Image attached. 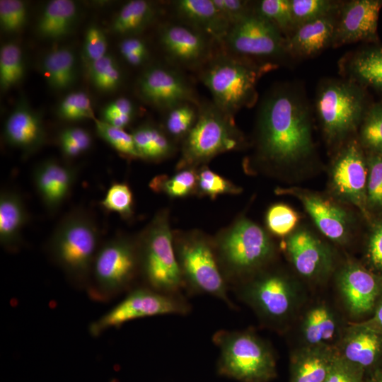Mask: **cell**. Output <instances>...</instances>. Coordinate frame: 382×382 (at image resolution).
<instances>
[{"mask_svg":"<svg viewBox=\"0 0 382 382\" xmlns=\"http://www.w3.org/2000/svg\"><path fill=\"white\" fill-rule=\"evenodd\" d=\"M256 142L259 157L276 166L312 154L311 109L299 87L277 84L265 94L257 108Z\"/></svg>","mask_w":382,"mask_h":382,"instance_id":"cell-1","label":"cell"},{"mask_svg":"<svg viewBox=\"0 0 382 382\" xmlns=\"http://www.w3.org/2000/svg\"><path fill=\"white\" fill-rule=\"evenodd\" d=\"M238 297L266 327L278 332L289 330L306 301V292L294 278L264 269L235 284Z\"/></svg>","mask_w":382,"mask_h":382,"instance_id":"cell-2","label":"cell"},{"mask_svg":"<svg viewBox=\"0 0 382 382\" xmlns=\"http://www.w3.org/2000/svg\"><path fill=\"white\" fill-rule=\"evenodd\" d=\"M275 66L236 56L221 47L214 52L198 73L214 105L233 116L242 108L252 107L256 103L259 78Z\"/></svg>","mask_w":382,"mask_h":382,"instance_id":"cell-3","label":"cell"},{"mask_svg":"<svg viewBox=\"0 0 382 382\" xmlns=\"http://www.w3.org/2000/svg\"><path fill=\"white\" fill-rule=\"evenodd\" d=\"M212 340L220 353L219 375L239 382H270L277 376L271 345L251 330H219Z\"/></svg>","mask_w":382,"mask_h":382,"instance_id":"cell-4","label":"cell"},{"mask_svg":"<svg viewBox=\"0 0 382 382\" xmlns=\"http://www.w3.org/2000/svg\"><path fill=\"white\" fill-rule=\"evenodd\" d=\"M99 237L92 216L83 209H74L62 218L53 231L50 253L71 279L83 282L91 275Z\"/></svg>","mask_w":382,"mask_h":382,"instance_id":"cell-5","label":"cell"},{"mask_svg":"<svg viewBox=\"0 0 382 382\" xmlns=\"http://www.w3.org/2000/svg\"><path fill=\"white\" fill-rule=\"evenodd\" d=\"M214 247L227 282L234 284L265 269L274 254V244L267 233L247 219L236 221Z\"/></svg>","mask_w":382,"mask_h":382,"instance_id":"cell-6","label":"cell"},{"mask_svg":"<svg viewBox=\"0 0 382 382\" xmlns=\"http://www.w3.org/2000/svg\"><path fill=\"white\" fill-rule=\"evenodd\" d=\"M139 273L154 290L180 294L185 288L167 214L158 213L137 240Z\"/></svg>","mask_w":382,"mask_h":382,"instance_id":"cell-7","label":"cell"},{"mask_svg":"<svg viewBox=\"0 0 382 382\" xmlns=\"http://www.w3.org/2000/svg\"><path fill=\"white\" fill-rule=\"evenodd\" d=\"M242 133L233 116L219 109L212 101H201L194 126L183 139L178 168H193L216 155L240 147Z\"/></svg>","mask_w":382,"mask_h":382,"instance_id":"cell-8","label":"cell"},{"mask_svg":"<svg viewBox=\"0 0 382 382\" xmlns=\"http://www.w3.org/2000/svg\"><path fill=\"white\" fill-rule=\"evenodd\" d=\"M316 111L326 139L340 141L361 124L369 109L364 87L349 79H327L319 86Z\"/></svg>","mask_w":382,"mask_h":382,"instance_id":"cell-9","label":"cell"},{"mask_svg":"<svg viewBox=\"0 0 382 382\" xmlns=\"http://www.w3.org/2000/svg\"><path fill=\"white\" fill-rule=\"evenodd\" d=\"M175 250L185 288L190 293L208 294L233 306L214 246L202 236L192 235L178 241Z\"/></svg>","mask_w":382,"mask_h":382,"instance_id":"cell-10","label":"cell"},{"mask_svg":"<svg viewBox=\"0 0 382 382\" xmlns=\"http://www.w3.org/2000/svg\"><path fill=\"white\" fill-rule=\"evenodd\" d=\"M219 45L233 54L260 64L276 66L277 62L289 56L286 37L255 11L232 25Z\"/></svg>","mask_w":382,"mask_h":382,"instance_id":"cell-11","label":"cell"},{"mask_svg":"<svg viewBox=\"0 0 382 382\" xmlns=\"http://www.w3.org/2000/svg\"><path fill=\"white\" fill-rule=\"evenodd\" d=\"M343 310L328 299L307 298L287 332L294 348L335 349L349 323Z\"/></svg>","mask_w":382,"mask_h":382,"instance_id":"cell-12","label":"cell"},{"mask_svg":"<svg viewBox=\"0 0 382 382\" xmlns=\"http://www.w3.org/2000/svg\"><path fill=\"white\" fill-rule=\"evenodd\" d=\"M139 273L137 241L115 236L102 244L93 260V293L110 297L128 287Z\"/></svg>","mask_w":382,"mask_h":382,"instance_id":"cell-13","label":"cell"},{"mask_svg":"<svg viewBox=\"0 0 382 382\" xmlns=\"http://www.w3.org/2000/svg\"><path fill=\"white\" fill-rule=\"evenodd\" d=\"M190 304L180 294L161 292L150 287L133 289L120 303L93 322L89 328L93 335L110 328L144 317L161 315H186Z\"/></svg>","mask_w":382,"mask_h":382,"instance_id":"cell-14","label":"cell"},{"mask_svg":"<svg viewBox=\"0 0 382 382\" xmlns=\"http://www.w3.org/2000/svg\"><path fill=\"white\" fill-rule=\"evenodd\" d=\"M335 287L343 311L352 321L371 316L382 296V277L354 261L344 263L335 273Z\"/></svg>","mask_w":382,"mask_h":382,"instance_id":"cell-15","label":"cell"},{"mask_svg":"<svg viewBox=\"0 0 382 382\" xmlns=\"http://www.w3.org/2000/svg\"><path fill=\"white\" fill-rule=\"evenodd\" d=\"M158 40L173 66L197 71L213 54L215 42L202 32L178 21L163 25Z\"/></svg>","mask_w":382,"mask_h":382,"instance_id":"cell-16","label":"cell"},{"mask_svg":"<svg viewBox=\"0 0 382 382\" xmlns=\"http://www.w3.org/2000/svg\"><path fill=\"white\" fill-rule=\"evenodd\" d=\"M137 88L145 102L164 111L180 103L200 102L190 81L173 66L147 68L140 75Z\"/></svg>","mask_w":382,"mask_h":382,"instance_id":"cell-17","label":"cell"},{"mask_svg":"<svg viewBox=\"0 0 382 382\" xmlns=\"http://www.w3.org/2000/svg\"><path fill=\"white\" fill-rule=\"evenodd\" d=\"M285 249L296 273L309 283L321 284L335 270L332 250L306 229H299L289 234Z\"/></svg>","mask_w":382,"mask_h":382,"instance_id":"cell-18","label":"cell"},{"mask_svg":"<svg viewBox=\"0 0 382 382\" xmlns=\"http://www.w3.org/2000/svg\"><path fill=\"white\" fill-rule=\"evenodd\" d=\"M367 161L359 144L349 141L339 153L332 168V186L342 199L361 210L366 205Z\"/></svg>","mask_w":382,"mask_h":382,"instance_id":"cell-19","label":"cell"},{"mask_svg":"<svg viewBox=\"0 0 382 382\" xmlns=\"http://www.w3.org/2000/svg\"><path fill=\"white\" fill-rule=\"evenodd\" d=\"M335 351L365 375L381 369L382 332L364 321L349 322Z\"/></svg>","mask_w":382,"mask_h":382,"instance_id":"cell-20","label":"cell"},{"mask_svg":"<svg viewBox=\"0 0 382 382\" xmlns=\"http://www.w3.org/2000/svg\"><path fill=\"white\" fill-rule=\"evenodd\" d=\"M382 0H352L339 11L333 47L359 41H378L377 28Z\"/></svg>","mask_w":382,"mask_h":382,"instance_id":"cell-21","label":"cell"},{"mask_svg":"<svg viewBox=\"0 0 382 382\" xmlns=\"http://www.w3.org/2000/svg\"><path fill=\"white\" fill-rule=\"evenodd\" d=\"M76 170L54 159L38 163L33 173V180L45 208L54 212L69 197L76 180Z\"/></svg>","mask_w":382,"mask_h":382,"instance_id":"cell-22","label":"cell"},{"mask_svg":"<svg viewBox=\"0 0 382 382\" xmlns=\"http://www.w3.org/2000/svg\"><path fill=\"white\" fill-rule=\"evenodd\" d=\"M297 197L318 229L330 240L345 243L349 236V218L335 203L316 194L299 189L278 190Z\"/></svg>","mask_w":382,"mask_h":382,"instance_id":"cell-23","label":"cell"},{"mask_svg":"<svg viewBox=\"0 0 382 382\" xmlns=\"http://www.w3.org/2000/svg\"><path fill=\"white\" fill-rule=\"evenodd\" d=\"M4 137L10 146L31 154L44 144L46 132L40 115L21 100L5 121Z\"/></svg>","mask_w":382,"mask_h":382,"instance_id":"cell-24","label":"cell"},{"mask_svg":"<svg viewBox=\"0 0 382 382\" xmlns=\"http://www.w3.org/2000/svg\"><path fill=\"white\" fill-rule=\"evenodd\" d=\"M339 11L296 28L286 38L289 56L298 58L311 57L332 46Z\"/></svg>","mask_w":382,"mask_h":382,"instance_id":"cell-25","label":"cell"},{"mask_svg":"<svg viewBox=\"0 0 382 382\" xmlns=\"http://www.w3.org/2000/svg\"><path fill=\"white\" fill-rule=\"evenodd\" d=\"M172 8L176 21L202 32L219 45L231 27L213 0L173 1Z\"/></svg>","mask_w":382,"mask_h":382,"instance_id":"cell-26","label":"cell"},{"mask_svg":"<svg viewBox=\"0 0 382 382\" xmlns=\"http://www.w3.org/2000/svg\"><path fill=\"white\" fill-rule=\"evenodd\" d=\"M336 357L335 349H293L290 354L289 382H324Z\"/></svg>","mask_w":382,"mask_h":382,"instance_id":"cell-27","label":"cell"},{"mask_svg":"<svg viewBox=\"0 0 382 382\" xmlns=\"http://www.w3.org/2000/svg\"><path fill=\"white\" fill-rule=\"evenodd\" d=\"M340 67L347 79L382 92V45L369 46L349 54Z\"/></svg>","mask_w":382,"mask_h":382,"instance_id":"cell-28","label":"cell"},{"mask_svg":"<svg viewBox=\"0 0 382 382\" xmlns=\"http://www.w3.org/2000/svg\"><path fill=\"white\" fill-rule=\"evenodd\" d=\"M28 219L25 203L20 195L4 190L0 195V242L8 249H14L21 242V232Z\"/></svg>","mask_w":382,"mask_h":382,"instance_id":"cell-29","label":"cell"},{"mask_svg":"<svg viewBox=\"0 0 382 382\" xmlns=\"http://www.w3.org/2000/svg\"><path fill=\"white\" fill-rule=\"evenodd\" d=\"M77 6L71 0L49 1L39 18L37 28L43 37L56 40L66 35L76 21Z\"/></svg>","mask_w":382,"mask_h":382,"instance_id":"cell-30","label":"cell"},{"mask_svg":"<svg viewBox=\"0 0 382 382\" xmlns=\"http://www.w3.org/2000/svg\"><path fill=\"white\" fill-rule=\"evenodd\" d=\"M158 8L146 0H131L125 3L115 16L112 30L126 37L137 35L156 18Z\"/></svg>","mask_w":382,"mask_h":382,"instance_id":"cell-31","label":"cell"},{"mask_svg":"<svg viewBox=\"0 0 382 382\" xmlns=\"http://www.w3.org/2000/svg\"><path fill=\"white\" fill-rule=\"evenodd\" d=\"M42 66L48 84L55 90H66L75 81L76 58L70 49L58 47L51 50L45 56Z\"/></svg>","mask_w":382,"mask_h":382,"instance_id":"cell-32","label":"cell"},{"mask_svg":"<svg viewBox=\"0 0 382 382\" xmlns=\"http://www.w3.org/2000/svg\"><path fill=\"white\" fill-rule=\"evenodd\" d=\"M131 134L140 158L160 161L170 156L175 150L166 132L154 125H141Z\"/></svg>","mask_w":382,"mask_h":382,"instance_id":"cell-33","label":"cell"},{"mask_svg":"<svg viewBox=\"0 0 382 382\" xmlns=\"http://www.w3.org/2000/svg\"><path fill=\"white\" fill-rule=\"evenodd\" d=\"M198 105L183 102L165 110L163 127L166 133L174 139H184L196 122Z\"/></svg>","mask_w":382,"mask_h":382,"instance_id":"cell-34","label":"cell"},{"mask_svg":"<svg viewBox=\"0 0 382 382\" xmlns=\"http://www.w3.org/2000/svg\"><path fill=\"white\" fill-rule=\"evenodd\" d=\"M198 175L194 168L181 169L173 176L158 175L149 183L150 187L172 197L190 195L197 187Z\"/></svg>","mask_w":382,"mask_h":382,"instance_id":"cell-35","label":"cell"},{"mask_svg":"<svg viewBox=\"0 0 382 382\" xmlns=\"http://www.w3.org/2000/svg\"><path fill=\"white\" fill-rule=\"evenodd\" d=\"M22 51L13 42L4 44L0 50V84L3 90L16 85L24 75Z\"/></svg>","mask_w":382,"mask_h":382,"instance_id":"cell-36","label":"cell"},{"mask_svg":"<svg viewBox=\"0 0 382 382\" xmlns=\"http://www.w3.org/2000/svg\"><path fill=\"white\" fill-rule=\"evenodd\" d=\"M290 4L295 30L304 23L337 13L342 3L330 0H290Z\"/></svg>","mask_w":382,"mask_h":382,"instance_id":"cell-37","label":"cell"},{"mask_svg":"<svg viewBox=\"0 0 382 382\" xmlns=\"http://www.w3.org/2000/svg\"><path fill=\"white\" fill-rule=\"evenodd\" d=\"M254 11L273 23L288 37L294 30L290 0H261L254 2Z\"/></svg>","mask_w":382,"mask_h":382,"instance_id":"cell-38","label":"cell"},{"mask_svg":"<svg viewBox=\"0 0 382 382\" xmlns=\"http://www.w3.org/2000/svg\"><path fill=\"white\" fill-rule=\"evenodd\" d=\"M88 64L90 79L98 90L109 92L119 87L122 81V74L112 56L106 54Z\"/></svg>","mask_w":382,"mask_h":382,"instance_id":"cell-39","label":"cell"},{"mask_svg":"<svg viewBox=\"0 0 382 382\" xmlns=\"http://www.w3.org/2000/svg\"><path fill=\"white\" fill-rule=\"evenodd\" d=\"M359 139L371 154H382V103L369 108L361 124Z\"/></svg>","mask_w":382,"mask_h":382,"instance_id":"cell-40","label":"cell"},{"mask_svg":"<svg viewBox=\"0 0 382 382\" xmlns=\"http://www.w3.org/2000/svg\"><path fill=\"white\" fill-rule=\"evenodd\" d=\"M96 131L98 136L117 151L132 158H139L131 133L124 129L113 127L101 120L94 119Z\"/></svg>","mask_w":382,"mask_h":382,"instance_id":"cell-41","label":"cell"},{"mask_svg":"<svg viewBox=\"0 0 382 382\" xmlns=\"http://www.w3.org/2000/svg\"><path fill=\"white\" fill-rule=\"evenodd\" d=\"M57 113L59 117L69 121L96 119L88 96L83 91L66 95L60 102Z\"/></svg>","mask_w":382,"mask_h":382,"instance_id":"cell-42","label":"cell"},{"mask_svg":"<svg viewBox=\"0 0 382 382\" xmlns=\"http://www.w3.org/2000/svg\"><path fill=\"white\" fill-rule=\"evenodd\" d=\"M133 195L129 185L115 183L107 190L100 205L110 212L117 213L123 219H129L133 214Z\"/></svg>","mask_w":382,"mask_h":382,"instance_id":"cell-43","label":"cell"},{"mask_svg":"<svg viewBox=\"0 0 382 382\" xmlns=\"http://www.w3.org/2000/svg\"><path fill=\"white\" fill-rule=\"evenodd\" d=\"M58 141L64 156L73 158L87 151L92 144L90 133L79 127H69L59 134Z\"/></svg>","mask_w":382,"mask_h":382,"instance_id":"cell-44","label":"cell"},{"mask_svg":"<svg viewBox=\"0 0 382 382\" xmlns=\"http://www.w3.org/2000/svg\"><path fill=\"white\" fill-rule=\"evenodd\" d=\"M299 217L290 207L284 204L272 206L266 215L269 229L274 234L283 236L289 234L296 227Z\"/></svg>","mask_w":382,"mask_h":382,"instance_id":"cell-45","label":"cell"},{"mask_svg":"<svg viewBox=\"0 0 382 382\" xmlns=\"http://www.w3.org/2000/svg\"><path fill=\"white\" fill-rule=\"evenodd\" d=\"M197 175V190L212 199L219 195L238 194L241 191L240 187L207 168H202Z\"/></svg>","mask_w":382,"mask_h":382,"instance_id":"cell-46","label":"cell"},{"mask_svg":"<svg viewBox=\"0 0 382 382\" xmlns=\"http://www.w3.org/2000/svg\"><path fill=\"white\" fill-rule=\"evenodd\" d=\"M366 161V204L374 209H382V154H371Z\"/></svg>","mask_w":382,"mask_h":382,"instance_id":"cell-47","label":"cell"},{"mask_svg":"<svg viewBox=\"0 0 382 382\" xmlns=\"http://www.w3.org/2000/svg\"><path fill=\"white\" fill-rule=\"evenodd\" d=\"M135 112L133 102L127 98L120 97L103 108L101 120L113 127L124 129L132 122Z\"/></svg>","mask_w":382,"mask_h":382,"instance_id":"cell-48","label":"cell"},{"mask_svg":"<svg viewBox=\"0 0 382 382\" xmlns=\"http://www.w3.org/2000/svg\"><path fill=\"white\" fill-rule=\"evenodd\" d=\"M28 12L25 4L19 0L0 1V24L8 33L20 30L25 24Z\"/></svg>","mask_w":382,"mask_h":382,"instance_id":"cell-49","label":"cell"},{"mask_svg":"<svg viewBox=\"0 0 382 382\" xmlns=\"http://www.w3.org/2000/svg\"><path fill=\"white\" fill-rule=\"evenodd\" d=\"M123 59L132 66H139L148 59L149 51L145 40L136 35L125 37L119 44Z\"/></svg>","mask_w":382,"mask_h":382,"instance_id":"cell-50","label":"cell"},{"mask_svg":"<svg viewBox=\"0 0 382 382\" xmlns=\"http://www.w3.org/2000/svg\"><path fill=\"white\" fill-rule=\"evenodd\" d=\"M106 35L99 27L90 26L86 31L83 42V54L88 64L105 57L107 54Z\"/></svg>","mask_w":382,"mask_h":382,"instance_id":"cell-51","label":"cell"},{"mask_svg":"<svg viewBox=\"0 0 382 382\" xmlns=\"http://www.w3.org/2000/svg\"><path fill=\"white\" fill-rule=\"evenodd\" d=\"M365 258L369 270L382 277V221L377 223L368 238Z\"/></svg>","mask_w":382,"mask_h":382,"instance_id":"cell-52","label":"cell"},{"mask_svg":"<svg viewBox=\"0 0 382 382\" xmlns=\"http://www.w3.org/2000/svg\"><path fill=\"white\" fill-rule=\"evenodd\" d=\"M223 18L232 25L254 11V2L245 0H213Z\"/></svg>","mask_w":382,"mask_h":382,"instance_id":"cell-53","label":"cell"},{"mask_svg":"<svg viewBox=\"0 0 382 382\" xmlns=\"http://www.w3.org/2000/svg\"><path fill=\"white\" fill-rule=\"evenodd\" d=\"M364 372L337 355L324 382H363Z\"/></svg>","mask_w":382,"mask_h":382,"instance_id":"cell-54","label":"cell"},{"mask_svg":"<svg viewBox=\"0 0 382 382\" xmlns=\"http://www.w3.org/2000/svg\"><path fill=\"white\" fill-rule=\"evenodd\" d=\"M363 321L382 332V296L371 316Z\"/></svg>","mask_w":382,"mask_h":382,"instance_id":"cell-55","label":"cell"},{"mask_svg":"<svg viewBox=\"0 0 382 382\" xmlns=\"http://www.w3.org/2000/svg\"><path fill=\"white\" fill-rule=\"evenodd\" d=\"M363 382H382V369L365 375Z\"/></svg>","mask_w":382,"mask_h":382,"instance_id":"cell-56","label":"cell"}]
</instances>
